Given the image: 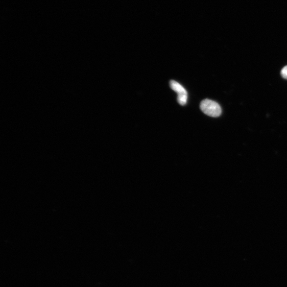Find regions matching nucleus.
<instances>
[{
    "mask_svg": "<svg viewBox=\"0 0 287 287\" xmlns=\"http://www.w3.org/2000/svg\"><path fill=\"white\" fill-rule=\"evenodd\" d=\"M200 108L205 114L212 117H218L222 113V109L219 104L209 99L202 101L200 104Z\"/></svg>",
    "mask_w": 287,
    "mask_h": 287,
    "instance_id": "obj_1",
    "label": "nucleus"
},
{
    "mask_svg": "<svg viewBox=\"0 0 287 287\" xmlns=\"http://www.w3.org/2000/svg\"><path fill=\"white\" fill-rule=\"evenodd\" d=\"M170 86L178 94V103L182 106L186 105L188 100V93L186 89L175 81H171Z\"/></svg>",
    "mask_w": 287,
    "mask_h": 287,
    "instance_id": "obj_2",
    "label": "nucleus"
},
{
    "mask_svg": "<svg viewBox=\"0 0 287 287\" xmlns=\"http://www.w3.org/2000/svg\"><path fill=\"white\" fill-rule=\"evenodd\" d=\"M281 75L284 79L287 80V66L282 68L281 71Z\"/></svg>",
    "mask_w": 287,
    "mask_h": 287,
    "instance_id": "obj_3",
    "label": "nucleus"
}]
</instances>
